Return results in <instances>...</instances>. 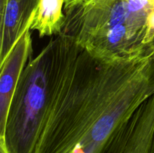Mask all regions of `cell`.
<instances>
[{"instance_id": "5", "label": "cell", "mask_w": 154, "mask_h": 153, "mask_svg": "<svg viewBox=\"0 0 154 153\" xmlns=\"http://www.w3.org/2000/svg\"><path fill=\"white\" fill-rule=\"evenodd\" d=\"M30 27L24 32L9 55L0 64V136H3L5 134L16 87L31 58L32 47Z\"/></svg>"}, {"instance_id": "1", "label": "cell", "mask_w": 154, "mask_h": 153, "mask_svg": "<svg viewBox=\"0 0 154 153\" xmlns=\"http://www.w3.org/2000/svg\"><path fill=\"white\" fill-rule=\"evenodd\" d=\"M70 38L33 153H103L154 94V44L135 55L106 58Z\"/></svg>"}, {"instance_id": "4", "label": "cell", "mask_w": 154, "mask_h": 153, "mask_svg": "<svg viewBox=\"0 0 154 153\" xmlns=\"http://www.w3.org/2000/svg\"><path fill=\"white\" fill-rule=\"evenodd\" d=\"M103 153H154V95L138 108Z\"/></svg>"}, {"instance_id": "2", "label": "cell", "mask_w": 154, "mask_h": 153, "mask_svg": "<svg viewBox=\"0 0 154 153\" xmlns=\"http://www.w3.org/2000/svg\"><path fill=\"white\" fill-rule=\"evenodd\" d=\"M61 33L92 53L121 58L154 42V2L150 0H66Z\"/></svg>"}, {"instance_id": "3", "label": "cell", "mask_w": 154, "mask_h": 153, "mask_svg": "<svg viewBox=\"0 0 154 153\" xmlns=\"http://www.w3.org/2000/svg\"><path fill=\"white\" fill-rule=\"evenodd\" d=\"M67 36L60 33L26 65L0 136L8 153H33L38 131L64 58Z\"/></svg>"}, {"instance_id": "6", "label": "cell", "mask_w": 154, "mask_h": 153, "mask_svg": "<svg viewBox=\"0 0 154 153\" xmlns=\"http://www.w3.org/2000/svg\"><path fill=\"white\" fill-rule=\"evenodd\" d=\"M40 0H1L0 2V64L31 26Z\"/></svg>"}, {"instance_id": "7", "label": "cell", "mask_w": 154, "mask_h": 153, "mask_svg": "<svg viewBox=\"0 0 154 153\" xmlns=\"http://www.w3.org/2000/svg\"><path fill=\"white\" fill-rule=\"evenodd\" d=\"M65 2L66 0H40L30 29L37 31L40 38L60 34L65 23Z\"/></svg>"}]
</instances>
